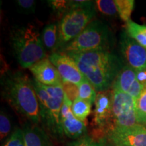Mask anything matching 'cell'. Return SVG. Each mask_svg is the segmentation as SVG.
<instances>
[{"mask_svg": "<svg viewBox=\"0 0 146 146\" xmlns=\"http://www.w3.org/2000/svg\"><path fill=\"white\" fill-rule=\"evenodd\" d=\"M97 92L94 87L88 80L85 79L78 85V98L86 100L93 104L96 102Z\"/></svg>", "mask_w": 146, "mask_h": 146, "instance_id": "cell-20", "label": "cell"}, {"mask_svg": "<svg viewBox=\"0 0 146 146\" xmlns=\"http://www.w3.org/2000/svg\"><path fill=\"white\" fill-rule=\"evenodd\" d=\"M12 130V123L8 115L4 111H1L0 114V135L1 140L6 138Z\"/></svg>", "mask_w": 146, "mask_h": 146, "instance_id": "cell-25", "label": "cell"}, {"mask_svg": "<svg viewBox=\"0 0 146 146\" xmlns=\"http://www.w3.org/2000/svg\"><path fill=\"white\" fill-rule=\"evenodd\" d=\"M119 47L126 64L136 70L146 69V49L131 38L126 31L120 35Z\"/></svg>", "mask_w": 146, "mask_h": 146, "instance_id": "cell-10", "label": "cell"}, {"mask_svg": "<svg viewBox=\"0 0 146 146\" xmlns=\"http://www.w3.org/2000/svg\"><path fill=\"white\" fill-rule=\"evenodd\" d=\"M62 87L66 96L73 102L78 98V85L70 83H62Z\"/></svg>", "mask_w": 146, "mask_h": 146, "instance_id": "cell-28", "label": "cell"}, {"mask_svg": "<svg viewBox=\"0 0 146 146\" xmlns=\"http://www.w3.org/2000/svg\"><path fill=\"white\" fill-rule=\"evenodd\" d=\"M135 113L137 123L146 125V86L135 100Z\"/></svg>", "mask_w": 146, "mask_h": 146, "instance_id": "cell-19", "label": "cell"}, {"mask_svg": "<svg viewBox=\"0 0 146 146\" xmlns=\"http://www.w3.org/2000/svg\"><path fill=\"white\" fill-rule=\"evenodd\" d=\"M96 15L95 1H89L85 5L70 9L58 23V43L56 52L76 38L94 20Z\"/></svg>", "mask_w": 146, "mask_h": 146, "instance_id": "cell-6", "label": "cell"}, {"mask_svg": "<svg viewBox=\"0 0 146 146\" xmlns=\"http://www.w3.org/2000/svg\"><path fill=\"white\" fill-rule=\"evenodd\" d=\"M114 43V36L109 27L102 21L94 19L76 38L57 52L68 55L112 50Z\"/></svg>", "mask_w": 146, "mask_h": 146, "instance_id": "cell-5", "label": "cell"}, {"mask_svg": "<svg viewBox=\"0 0 146 146\" xmlns=\"http://www.w3.org/2000/svg\"><path fill=\"white\" fill-rule=\"evenodd\" d=\"M103 146H114V145H113L112 143H110V142L107 140V141L104 143V144Z\"/></svg>", "mask_w": 146, "mask_h": 146, "instance_id": "cell-30", "label": "cell"}, {"mask_svg": "<svg viewBox=\"0 0 146 146\" xmlns=\"http://www.w3.org/2000/svg\"><path fill=\"white\" fill-rule=\"evenodd\" d=\"M41 39L46 52H56L58 43V23H50L43 29Z\"/></svg>", "mask_w": 146, "mask_h": 146, "instance_id": "cell-16", "label": "cell"}, {"mask_svg": "<svg viewBox=\"0 0 146 146\" xmlns=\"http://www.w3.org/2000/svg\"><path fill=\"white\" fill-rule=\"evenodd\" d=\"M48 58L57 68L62 83H70L78 85L86 79L78 68L75 61L68 55L54 52L49 55Z\"/></svg>", "mask_w": 146, "mask_h": 146, "instance_id": "cell-11", "label": "cell"}, {"mask_svg": "<svg viewBox=\"0 0 146 146\" xmlns=\"http://www.w3.org/2000/svg\"><path fill=\"white\" fill-rule=\"evenodd\" d=\"M127 33L146 49V25H139L133 21L126 23Z\"/></svg>", "mask_w": 146, "mask_h": 146, "instance_id": "cell-17", "label": "cell"}, {"mask_svg": "<svg viewBox=\"0 0 146 146\" xmlns=\"http://www.w3.org/2000/svg\"><path fill=\"white\" fill-rule=\"evenodd\" d=\"M22 131L25 146H54L50 135L39 125L27 122Z\"/></svg>", "mask_w": 146, "mask_h": 146, "instance_id": "cell-15", "label": "cell"}, {"mask_svg": "<svg viewBox=\"0 0 146 146\" xmlns=\"http://www.w3.org/2000/svg\"><path fill=\"white\" fill-rule=\"evenodd\" d=\"M143 86L137 79L136 70L126 64L115 80L112 89L129 94L135 100L141 94Z\"/></svg>", "mask_w": 146, "mask_h": 146, "instance_id": "cell-14", "label": "cell"}, {"mask_svg": "<svg viewBox=\"0 0 146 146\" xmlns=\"http://www.w3.org/2000/svg\"><path fill=\"white\" fill-rule=\"evenodd\" d=\"M72 102L64 94V100L61 110L60 120L64 135L75 140L87 134L86 122L81 121L73 114L71 110Z\"/></svg>", "mask_w": 146, "mask_h": 146, "instance_id": "cell-12", "label": "cell"}, {"mask_svg": "<svg viewBox=\"0 0 146 146\" xmlns=\"http://www.w3.org/2000/svg\"><path fill=\"white\" fill-rule=\"evenodd\" d=\"M96 9L100 11V13L104 15L110 16H115L118 14L115 1L113 0H97L95 1Z\"/></svg>", "mask_w": 146, "mask_h": 146, "instance_id": "cell-22", "label": "cell"}, {"mask_svg": "<svg viewBox=\"0 0 146 146\" xmlns=\"http://www.w3.org/2000/svg\"><path fill=\"white\" fill-rule=\"evenodd\" d=\"M92 104L77 98L72 102L71 106V110L73 114L81 121L86 122L87 118L91 112Z\"/></svg>", "mask_w": 146, "mask_h": 146, "instance_id": "cell-18", "label": "cell"}, {"mask_svg": "<svg viewBox=\"0 0 146 146\" xmlns=\"http://www.w3.org/2000/svg\"><path fill=\"white\" fill-rule=\"evenodd\" d=\"M112 96V89L98 92L95 102L93 123L102 139H107V133L113 127Z\"/></svg>", "mask_w": 146, "mask_h": 146, "instance_id": "cell-8", "label": "cell"}, {"mask_svg": "<svg viewBox=\"0 0 146 146\" xmlns=\"http://www.w3.org/2000/svg\"><path fill=\"white\" fill-rule=\"evenodd\" d=\"M1 87L3 98L18 114L39 125V102L31 78L22 71H7L1 76Z\"/></svg>", "mask_w": 146, "mask_h": 146, "instance_id": "cell-2", "label": "cell"}, {"mask_svg": "<svg viewBox=\"0 0 146 146\" xmlns=\"http://www.w3.org/2000/svg\"><path fill=\"white\" fill-rule=\"evenodd\" d=\"M136 76L137 79L143 86H146V69L136 70Z\"/></svg>", "mask_w": 146, "mask_h": 146, "instance_id": "cell-29", "label": "cell"}, {"mask_svg": "<svg viewBox=\"0 0 146 146\" xmlns=\"http://www.w3.org/2000/svg\"><path fill=\"white\" fill-rule=\"evenodd\" d=\"M106 138L114 146H146V125L114 127L107 133Z\"/></svg>", "mask_w": 146, "mask_h": 146, "instance_id": "cell-9", "label": "cell"}, {"mask_svg": "<svg viewBox=\"0 0 146 146\" xmlns=\"http://www.w3.org/2000/svg\"><path fill=\"white\" fill-rule=\"evenodd\" d=\"M118 14L126 23L131 21V16L134 9L135 1L133 0H115Z\"/></svg>", "mask_w": 146, "mask_h": 146, "instance_id": "cell-21", "label": "cell"}, {"mask_svg": "<svg viewBox=\"0 0 146 146\" xmlns=\"http://www.w3.org/2000/svg\"><path fill=\"white\" fill-rule=\"evenodd\" d=\"M33 78L45 86H62V80L57 68L48 58L35 64L29 68Z\"/></svg>", "mask_w": 146, "mask_h": 146, "instance_id": "cell-13", "label": "cell"}, {"mask_svg": "<svg viewBox=\"0 0 146 146\" xmlns=\"http://www.w3.org/2000/svg\"><path fill=\"white\" fill-rule=\"evenodd\" d=\"M68 56L75 61L82 74L98 93L110 90L125 65L122 57L112 50L92 51Z\"/></svg>", "mask_w": 146, "mask_h": 146, "instance_id": "cell-1", "label": "cell"}, {"mask_svg": "<svg viewBox=\"0 0 146 146\" xmlns=\"http://www.w3.org/2000/svg\"><path fill=\"white\" fill-rule=\"evenodd\" d=\"M36 1L34 0H18L16 5L21 12L25 14H31L36 9Z\"/></svg>", "mask_w": 146, "mask_h": 146, "instance_id": "cell-27", "label": "cell"}, {"mask_svg": "<svg viewBox=\"0 0 146 146\" xmlns=\"http://www.w3.org/2000/svg\"><path fill=\"white\" fill-rule=\"evenodd\" d=\"M10 43L14 56L24 68H29L47 58L41 34L33 24L14 27L10 32Z\"/></svg>", "mask_w": 146, "mask_h": 146, "instance_id": "cell-4", "label": "cell"}, {"mask_svg": "<svg viewBox=\"0 0 146 146\" xmlns=\"http://www.w3.org/2000/svg\"><path fill=\"white\" fill-rule=\"evenodd\" d=\"M112 89L113 127H125L136 125L135 100L129 94Z\"/></svg>", "mask_w": 146, "mask_h": 146, "instance_id": "cell-7", "label": "cell"}, {"mask_svg": "<svg viewBox=\"0 0 146 146\" xmlns=\"http://www.w3.org/2000/svg\"><path fill=\"white\" fill-rule=\"evenodd\" d=\"M31 79L39 100L41 123L43 128L56 141H64L65 135L60 120L61 110L64 100L62 85L45 86L35 78Z\"/></svg>", "mask_w": 146, "mask_h": 146, "instance_id": "cell-3", "label": "cell"}, {"mask_svg": "<svg viewBox=\"0 0 146 146\" xmlns=\"http://www.w3.org/2000/svg\"><path fill=\"white\" fill-rule=\"evenodd\" d=\"M3 146H25L22 129H16L11 133Z\"/></svg>", "mask_w": 146, "mask_h": 146, "instance_id": "cell-26", "label": "cell"}, {"mask_svg": "<svg viewBox=\"0 0 146 146\" xmlns=\"http://www.w3.org/2000/svg\"><path fill=\"white\" fill-rule=\"evenodd\" d=\"M106 141L107 139L102 141H98L95 138L86 134L77 139L68 142L66 146H103Z\"/></svg>", "mask_w": 146, "mask_h": 146, "instance_id": "cell-23", "label": "cell"}, {"mask_svg": "<svg viewBox=\"0 0 146 146\" xmlns=\"http://www.w3.org/2000/svg\"><path fill=\"white\" fill-rule=\"evenodd\" d=\"M47 3L52 8L54 13L58 17L62 16L69 10V1L65 0H49Z\"/></svg>", "mask_w": 146, "mask_h": 146, "instance_id": "cell-24", "label": "cell"}]
</instances>
